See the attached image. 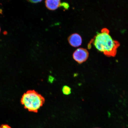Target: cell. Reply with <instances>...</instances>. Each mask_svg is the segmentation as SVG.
<instances>
[{"label": "cell", "mask_w": 128, "mask_h": 128, "mask_svg": "<svg viewBox=\"0 0 128 128\" xmlns=\"http://www.w3.org/2000/svg\"><path fill=\"white\" fill-rule=\"evenodd\" d=\"M93 44L98 50L108 57H114L120 46L117 41L113 39L108 28H103L90 42L88 48L90 49Z\"/></svg>", "instance_id": "6da1fadb"}, {"label": "cell", "mask_w": 128, "mask_h": 128, "mask_svg": "<svg viewBox=\"0 0 128 128\" xmlns=\"http://www.w3.org/2000/svg\"><path fill=\"white\" fill-rule=\"evenodd\" d=\"M44 102V98L34 90L27 91L24 94L21 100L25 108L33 112H37Z\"/></svg>", "instance_id": "7a4b0ae2"}, {"label": "cell", "mask_w": 128, "mask_h": 128, "mask_svg": "<svg viewBox=\"0 0 128 128\" xmlns=\"http://www.w3.org/2000/svg\"><path fill=\"white\" fill-rule=\"evenodd\" d=\"M89 52L86 49L80 48L74 52L73 57L74 60L80 64L86 61L89 56Z\"/></svg>", "instance_id": "3957f363"}, {"label": "cell", "mask_w": 128, "mask_h": 128, "mask_svg": "<svg viewBox=\"0 0 128 128\" xmlns=\"http://www.w3.org/2000/svg\"><path fill=\"white\" fill-rule=\"evenodd\" d=\"M69 44L74 47H78L82 44V39L80 35L77 33L72 34L68 37V39Z\"/></svg>", "instance_id": "277c9868"}, {"label": "cell", "mask_w": 128, "mask_h": 128, "mask_svg": "<svg viewBox=\"0 0 128 128\" xmlns=\"http://www.w3.org/2000/svg\"><path fill=\"white\" fill-rule=\"evenodd\" d=\"M60 0H46L45 4L46 8L51 10H56L60 6Z\"/></svg>", "instance_id": "5b68a950"}, {"label": "cell", "mask_w": 128, "mask_h": 128, "mask_svg": "<svg viewBox=\"0 0 128 128\" xmlns=\"http://www.w3.org/2000/svg\"><path fill=\"white\" fill-rule=\"evenodd\" d=\"M62 92L65 95H69L71 94V88L67 86H64L62 89Z\"/></svg>", "instance_id": "8992f818"}, {"label": "cell", "mask_w": 128, "mask_h": 128, "mask_svg": "<svg viewBox=\"0 0 128 128\" xmlns=\"http://www.w3.org/2000/svg\"><path fill=\"white\" fill-rule=\"evenodd\" d=\"M60 6H62H62L64 9L66 10L68 9L69 7L68 4L66 2H63L61 4Z\"/></svg>", "instance_id": "52a82bcc"}, {"label": "cell", "mask_w": 128, "mask_h": 128, "mask_svg": "<svg viewBox=\"0 0 128 128\" xmlns=\"http://www.w3.org/2000/svg\"><path fill=\"white\" fill-rule=\"evenodd\" d=\"M28 2H29L33 4H36L40 2L42 0H27Z\"/></svg>", "instance_id": "ba28073f"}, {"label": "cell", "mask_w": 128, "mask_h": 128, "mask_svg": "<svg viewBox=\"0 0 128 128\" xmlns=\"http://www.w3.org/2000/svg\"><path fill=\"white\" fill-rule=\"evenodd\" d=\"M0 128H12L7 124H4L1 126L0 127Z\"/></svg>", "instance_id": "9c48e42d"}, {"label": "cell", "mask_w": 128, "mask_h": 128, "mask_svg": "<svg viewBox=\"0 0 128 128\" xmlns=\"http://www.w3.org/2000/svg\"><path fill=\"white\" fill-rule=\"evenodd\" d=\"M0 31H1V29H0Z\"/></svg>", "instance_id": "30bf717a"}, {"label": "cell", "mask_w": 128, "mask_h": 128, "mask_svg": "<svg viewBox=\"0 0 128 128\" xmlns=\"http://www.w3.org/2000/svg\"></svg>", "instance_id": "8fae6325"}]
</instances>
